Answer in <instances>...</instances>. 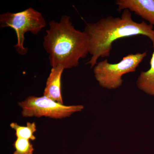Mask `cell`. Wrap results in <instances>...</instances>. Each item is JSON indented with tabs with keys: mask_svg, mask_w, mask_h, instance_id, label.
Returning <instances> with one entry per match:
<instances>
[{
	"mask_svg": "<svg viewBox=\"0 0 154 154\" xmlns=\"http://www.w3.org/2000/svg\"><path fill=\"white\" fill-rule=\"evenodd\" d=\"M117 11L128 9L154 27V0H117Z\"/></svg>",
	"mask_w": 154,
	"mask_h": 154,
	"instance_id": "obj_6",
	"label": "cell"
},
{
	"mask_svg": "<svg viewBox=\"0 0 154 154\" xmlns=\"http://www.w3.org/2000/svg\"><path fill=\"white\" fill-rule=\"evenodd\" d=\"M46 32L43 46L49 54L52 68L60 66L65 69L77 67L80 60L89 54L88 36L84 31L75 28L69 16L63 15L59 22L51 21Z\"/></svg>",
	"mask_w": 154,
	"mask_h": 154,
	"instance_id": "obj_2",
	"label": "cell"
},
{
	"mask_svg": "<svg viewBox=\"0 0 154 154\" xmlns=\"http://www.w3.org/2000/svg\"><path fill=\"white\" fill-rule=\"evenodd\" d=\"M10 127L15 131L17 138L25 139L30 140H36L34 135L36 131L35 122H28L26 126H22L16 122H12Z\"/></svg>",
	"mask_w": 154,
	"mask_h": 154,
	"instance_id": "obj_9",
	"label": "cell"
},
{
	"mask_svg": "<svg viewBox=\"0 0 154 154\" xmlns=\"http://www.w3.org/2000/svg\"><path fill=\"white\" fill-rule=\"evenodd\" d=\"M137 86L144 93L154 96V51L150 61V68L142 71L138 77Z\"/></svg>",
	"mask_w": 154,
	"mask_h": 154,
	"instance_id": "obj_8",
	"label": "cell"
},
{
	"mask_svg": "<svg viewBox=\"0 0 154 154\" xmlns=\"http://www.w3.org/2000/svg\"><path fill=\"white\" fill-rule=\"evenodd\" d=\"M64 69L61 66L52 68L43 92V96L61 104H63L61 94V77Z\"/></svg>",
	"mask_w": 154,
	"mask_h": 154,
	"instance_id": "obj_7",
	"label": "cell"
},
{
	"mask_svg": "<svg viewBox=\"0 0 154 154\" xmlns=\"http://www.w3.org/2000/svg\"><path fill=\"white\" fill-rule=\"evenodd\" d=\"M84 32L88 36L89 54L91 57L87 64L94 68L100 57L110 56L113 42L125 37L139 35L151 40L154 48V27L145 22H135L131 12L123 10L121 17L108 16L94 23H86Z\"/></svg>",
	"mask_w": 154,
	"mask_h": 154,
	"instance_id": "obj_1",
	"label": "cell"
},
{
	"mask_svg": "<svg viewBox=\"0 0 154 154\" xmlns=\"http://www.w3.org/2000/svg\"><path fill=\"white\" fill-rule=\"evenodd\" d=\"M147 55V51L130 54L119 62L111 63L107 59L97 63L94 67V77L99 85L107 90H115L123 82V75L136 71L137 69Z\"/></svg>",
	"mask_w": 154,
	"mask_h": 154,
	"instance_id": "obj_3",
	"label": "cell"
},
{
	"mask_svg": "<svg viewBox=\"0 0 154 154\" xmlns=\"http://www.w3.org/2000/svg\"><path fill=\"white\" fill-rule=\"evenodd\" d=\"M22 108L23 117H49L61 119L69 117L72 114L84 109L82 105H65L44 96H30L18 103Z\"/></svg>",
	"mask_w": 154,
	"mask_h": 154,
	"instance_id": "obj_5",
	"label": "cell"
},
{
	"mask_svg": "<svg viewBox=\"0 0 154 154\" xmlns=\"http://www.w3.org/2000/svg\"><path fill=\"white\" fill-rule=\"evenodd\" d=\"M13 146L15 149L14 154H33L34 149L30 140L17 138Z\"/></svg>",
	"mask_w": 154,
	"mask_h": 154,
	"instance_id": "obj_10",
	"label": "cell"
},
{
	"mask_svg": "<svg viewBox=\"0 0 154 154\" xmlns=\"http://www.w3.org/2000/svg\"><path fill=\"white\" fill-rule=\"evenodd\" d=\"M0 26L2 28L10 27L15 30L17 42L14 47L19 54L24 55L28 51L24 45L25 33L30 32L37 35L46 27V23L40 12L30 8L18 13L6 12L1 14Z\"/></svg>",
	"mask_w": 154,
	"mask_h": 154,
	"instance_id": "obj_4",
	"label": "cell"
}]
</instances>
